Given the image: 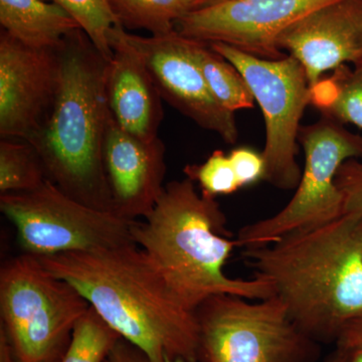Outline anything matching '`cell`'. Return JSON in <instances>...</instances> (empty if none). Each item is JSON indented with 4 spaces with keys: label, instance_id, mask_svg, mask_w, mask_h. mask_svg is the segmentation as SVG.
<instances>
[{
    "label": "cell",
    "instance_id": "obj_1",
    "mask_svg": "<svg viewBox=\"0 0 362 362\" xmlns=\"http://www.w3.org/2000/svg\"><path fill=\"white\" fill-rule=\"evenodd\" d=\"M151 362H197L199 324L137 245L37 258Z\"/></svg>",
    "mask_w": 362,
    "mask_h": 362
},
{
    "label": "cell",
    "instance_id": "obj_2",
    "mask_svg": "<svg viewBox=\"0 0 362 362\" xmlns=\"http://www.w3.org/2000/svg\"><path fill=\"white\" fill-rule=\"evenodd\" d=\"M243 257L317 342H337L362 314L361 214L294 230L268 246L245 250Z\"/></svg>",
    "mask_w": 362,
    "mask_h": 362
},
{
    "label": "cell",
    "instance_id": "obj_3",
    "mask_svg": "<svg viewBox=\"0 0 362 362\" xmlns=\"http://www.w3.org/2000/svg\"><path fill=\"white\" fill-rule=\"evenodd\" d=\"M194 183L185 177L165 185L151 213L133 225L135 244L190 311L214 295L250 300L275 296L273 286L264 279L226 275L225 266L237 242L230 239L216 197L199 194Z\"/></svg>",
    "mask_w": 362,
    "mask_h": 362
},
{
    "label": "cell",
    "instance_id": "obj_4",
    "mask_svg": "<svg viewBox=\"0 0 362 362\" xmlns=\"http://www.w3.org/2000/svg\"><path fill=\"white\" fill-rule=\"evenodd\" d=\"M56 98L40 129L28 140L44 164L47 180L71 199L111 211L103 164L111 120L106 83L109 61L82 28L59 47Z\"/></svg>",
    "mask_w": 362,
    "mask_h": 362
},
{
    "label": "cell",
    "instance_id": "obj_5",
    "mask_svg": "<svg viewBox=\"0 0 362 362\" xmlns=\"http://www.w3.org/2000/svg\"><path fill=\"white\" fill-rule=\"evenodd\" d=\"M87 299L39 259L23 254L0 269V316L18 362H61Z\"/></svg>",
    "mask_w": 362,
    "mask_h": 362
},
{
    "label": "cell",
    "instance_id": "obj_6",
    "mask_svg": "<svg viewBox=\"0 0 362 362\" xmlns=\"http://www.w3.org/2000/svg\"><path fill=\"white\" fill-rule=\"evenodd\" d=\"M197 362H315L320 345L300 329L277 296L214 295L194 310Z\"/></svg>",
    "mask_w": 362,
    "mask_h": 362
},
{
    "label": "cell",
    "instance_id": "obj_7",
    "mask_svg": "<svg viewBox=\"0 0 362 362\" xmlns=\"http://www.w3.org/2000/svg\"><path fill=\"white\" fill-rule=\"evenodd\" d=\"M298 141L305 162L294 195L277 214L243 226L238 247L268 246L287 233L325 225L344 214V199L335 180L345 161L362 160V136L321 115L317 122L300 127Z\"/></svg>",
    "mask_w": 362,
    "mask_h": 362
},
{
    "label": "cell",
    "instance_id": "obj_8",
    "mask_svg": "<svg viewBox=\"0 0 362 362\" xmlns=\"http://www.w3.org/2000/svg\"><path fill=\"white\" fill-rule=\"evenodd\" d=\"M0 211L16 228L21 251L37 258L135 244L136 221L86 206L49 180L30 192L0 194Z\"/></svg>",
    "mask_w": 362,
    "mask_h": 362
},
{
    "label": "cell",
    "instance_id": "obj_9",
    "mask_svg": "<svg viewBox=\"0 0 362 362\" xmlns=\"http://www.w3.org/2000/svg\"><path fill=\"white\" fill-rule=\"evenodd\" d=\"M209 45L240 71L263 112L265 180L279 189H296L302 175L297 162L300 121L310 105V86L303 66L291 56L269 61L228 45Z\"/></svg>",
    "mask_w": 362,
    "mask_h": 362
},
{
    "label": "cell",
    "instance_id": "obj_10",
    "mask_svg": "<svg viewBox=\"0 0 362 362\" xmlns=\"http://www.w3.org/2000/svg\"><path fill=\"white\" fill-rule=\"evenodd\" d=\"M337 0H228L190 11L176 23L187 39L225 44L255 58L277 61L288 54L280 35L307 14Z\"/></svg>",
    "mask_w": 362,
    "mask_h": 362
},
{
    "label": "cell",
    "instance_id": "obj_11",
    "mask_svg": "<svg viewBox=\"0 0 362 362\" xmlns=\"http://www.w3.org/2000/svg\"><path fill=\"white\" fill-rule=\"evenodd\" d=\"M125 37L141 54L164 101L228 144L238 141L235 113L223 108L211 94L182 35L175 30L142 37L125 30Z\"/></svg>",
    "mask_w": 362,
    "mask_h": 362
},
{
    "label": "cell",
    "instance_id": "obj_12",
    "mask_svg": "<svg viewBox=\"0 0 362 362\" xmlns=\"http://www.w3.org/2000/svg\"><path fill=\"white\" fill-rule=\"evenodd\" d=\"M59 77V47L39 49L0 33V136L30 140L49 115Z\"/></svg>",
    "mask_w": 362,
    "mask_h": 362
},
{
    "label": "cell",
    "instance_id": "obj_13",
    "mask_svg": "<svg viewBox=\"0 0 362 362\" xmlns=\"http://www.w3.org/2000/svg\"><path fill=\"white\" fill-rule=\"evenodd\" d=\"M278 47L303 66L310 89L324 73L362 63V0H337L293 23Z\"/></svg>",
    "mask_w": 362,
    "mask_h": 362
},
{
    "label": "cell",
    "instance_id": "obj_14",
    "mask_svg": "<svg viewBox=\"0 0 362 362\" xmlns=\"http://www.w3.org/2000/svg\"><path fill=\"white\" fill-rule=\"evenodd\" d=\"M165 156L160 138L140 139L123 130L111 117L103 164L112 213L129 221L143 220L151 213L165 187Z\"/></svg>",
    "mask_w": 362,
    "mask_h": 362
},
{
    "label": "cell",
    "instance_id": "obj_15",
    "mask_svg": "<svg viewBox=\"0 0 362 362\" xmlns=\"http://www.w3.org/2000/svg\"><path fill=\"white\" fill-rule=\"evenodd\" d=\"M108 37L113 54L106 90L112 116L126 132L146 141L156 139L164 118L160 93L141 54L126 39L125 28L114 25Z\"/></svg>",
    "mask_w": 362,
    "mask_h": 362
},
{
    "label": "cell",
    "instance_id": "obj_16",
    "mask_svg": "<svg viewBox=\"0 0 362 362\" xmlns=\"http://www.w3.org/2000/svg\"><path fill=\"white\" fill-rule=\"evenodd\" d=\"M0 23L14 39L39 49H57L81 28L65 9L44 0H0Z\"/></svg>",
    "mask_w": 362,
    "mask_h": 362
},
{
    "label": "cell",
    "instance_id": "obj_17",
    "mask_svg": "<svg viewBox=\"0 0 362 362\" xmlns=\"http://www.w3.org/2000/svg\"><path fill=\"white\" fill-rule=\"evenodd\" d=\"M183 37L188 54L201 70L216 101L226 110L233 113L252 108L254 96L240 71L230 62L214 52L207 42Z\"/></svg>",
    "mask_w": 362,
    "mask_h": 362
},
{
    "label": "cell",
    "instance_id": "obj_18",
    "mask_svg": "<svg viewBox=\"0 0 362 362\" xmlns=\"http://www.w3.org/2000/svg\"><path fill=\"white\" fill-rule=\"evenodd\" d=\"M310 105L321 115L362 129V63L342 65L310 89Z\"/></svg>",
    "mask_w": 362,
    "mask_h": 362
},
{
    "label": "cell",
    "instance_id": "obj_19",
    "mask_svg": "<svg viewBox=\"0 0 362 362\" xmlns=\"http://www.w3.org/2000/svg\"><path fill=\"white\" fill-rule=\"evenodd\" d=\"M118 25L127 30H145L151 35L175 32V25L190 13L188 0H107Z\"/></svg>",
    "mask_w": 362,
    "mask_h": 362
},
{
    "label": "cell",
    "instance_id": "obj_20",
    "mask_svg": "<svg viewBox=\"0 0 362 362\" xmlns=\"http://www.w3.org/2000/svg\"><path fill=\"white\" fill-rule=\"evenodd\" d=\"M47 180L44 164L32 143L16 138L0 141V194L30 192Z\"/></svg>",
    "mask_w": 362,
    "mask_h": 362
},
{
    "label": "cell",
    "instance_id": "obj_21",
    "mask_svg": "<svg viewBox=\"0 0 362 362\" xmlns=\"http://www.w3.org/2000/svg\"><path fill=\"white\" fill-rule=\"evenodd\" d=\"M121 338L90 307L76 324L70 344L61 362H106Z\"/></svg>",
    "mask_w": 362,
    "mask_h": 362
},
{
    "label": "cell",
    "instance_id": "obj_22",
    "mask_svg": "<svg viewBox=\"0 0 362 362\" xmlns=\"http://www.w3.org/2000/svg\"><path fill=\"white\" fill-rule=\"evenodd\" d=\"M65 9L77 21L90 37L98 51L110 61L112 49L109 44V32L118 25L107 0H44Z\"/></svg>",
    "mask_w": 362,
    "mask_h": 362
},
{
    "label": "cell",
    "instance_id": "obj_23",
    "mask_svg": "<svg viewBox=\"0 0 362 362\" xmlns=\"http://www.w3.org/2000/svg\"><path fill=\"white\" fill-rule=\"evenodd\" d=\"M183 173L209 197L235 194L240 188L230 157L223 150H214L204 163L188 164Z\"/></svg>",
    "mask_w": 362,
    "mask_h": 362
},
{
    "label": "cell",
    "instance_id": "obj_24",
    "mask_svg": "<svg viewBox=\"0 0 362 362\" xmlns=\"http://www.w3.org/2000/svg\"><path fill=\"white\" fill-rule=\"evenodd\" d=\"M335 182L344 199V214H362V160L345 161L338 170Z\"/></svg>",
    "mask_w": 362,
    "mask_h": 362
},
{
    "label": "cell",
    "instance_id": "obj_25",
    "mask_svg": "<svg viewBox=\"0 0 362 362\" xmlns=\"http://www.w3.org/2000/svg\"><path fill=\"white\" fill-rule=\"evenodd\" d=\"M240 187L265 180L266 165L263 154L250 147L240 146L228 153Z\"/></svg>",
    "mask_w": 362,
    "mask_h": 362
},
{
    "label": "cell",
    "instance_id": "obj_26",
    "mask_svg": "<svg viewBox=\"0 0 362 362\" xmlns=\"http://www.w3.org/2000/svg\"><path fill=\"white\" fill-rule=\"evenodd\" d=\"M108 362H151L141 350L121 338L108 357ZM165 362H185L180 358H166Z\"/></svg>",
    "mask_w": 362,
    "mask_h": 362
},
{
    "label": "cell",
    "instance_id": "obj_27",
    "mask_svg": "<svg viewBox=\"0 0 362 362\" xmlns=\"http://www.w3.org/2000/svg\"><path fill=\"white\" fill-rule=\"evenodd\" d=\"M335 343L337 346L349 351L362 347V314L343 328Z\"/></svg>",
    "mask_w": 362,
    "mask_h": 362
},
{
    "label": "cell",
    "instance_id": "obj_28",
    "mask_svg": "<svg viewBox=\"0 0 362 362\" xmlns=\"http://www.w3.org/2000/svg\"><path fill=\"white\" fill-rule=\"evenodd\" d=\"M0 362H18L13 356V349L6 333L1 329H0Z\"/></svg>",
    "mask_w": 362,
    "mask_h": 362
},
{
    "label": "cell",
    "instance_id": "obj_29",
    "mask_svg": "<svg viewBox=\"0 0 362 362\" xmlns=\"http://www.w3.org/2000/svg\"><path fill=\"white\" fill-rule=\"evenodd\" d=\"M349 350L340 349V347L337 346V349L331 352L329 356L326 357L322 362H349Z\"/></svg>",
    "mask_w": 362,
    "mask_h": 362
},
{
    "label": "cell",
    "instance_id": "obj_30",
    "mask_svg": "<svg viewBox=\"0 0 362 362\" xmlns=\"http://www.w3.org/2000/svg\"><path fill=\"white\" fill-rule=\"evenodd\" d=\"M188 1H189L192 11H194L216 6V4H223V2L228 1V0H188Z\"/></svg>",
    "mask_w": 362,
    "mask_h": 362
},
{
    "label": "cell",
    "instance_id": "obj_31",
    "mask_svg": "<svg viewBox=\"0 0 362 362\" xmlns=\"http://www.w3.org/2000/svg\"><path fill=\"white\" fill-rule=\"evenodd\" d=\"M349 362H362V347L350 351Z\"/></svg>",
    "mask_w": 362,
    "mask_h": 362
},
{
    "label": "cell",
    "instance_id": "obj_32",
    "mask_svg": "<svg viewBox=\"0 0 362 362\" xmlns=\"http://www.w3.org/2000/svg\"><path fill=\"white\" fill-rule=\"evenodd\" d=\"M106 362H108V361H107Z\"/></svg>",
    "mask_w": 362,
    "mask_h": 362
}]
</instances>
